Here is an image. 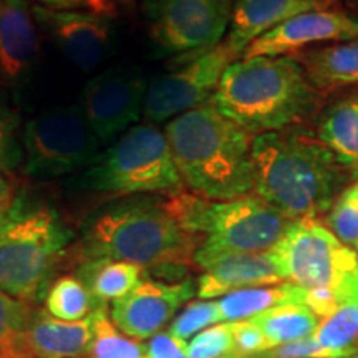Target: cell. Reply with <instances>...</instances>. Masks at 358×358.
I'll return each instance as SVG.
<instances>
[{
	"label": "cell",
	"mask_w": 358,
	"mask_h": 358,
	"mask_svg": "<svg viewBox=\"0 0 358 358\" xmlns=\"http://www.w3.org/2000/svg\"><path fill=\"white\" fill-rule=\"evenodd\" d=\"M116 2H118V0H116ZM120 2H129V0H120Z\"/></svg>",
	"instance_id": "41"
},
{
	"label": "cell",
	"mask_w": 358,
	"mask_h": 358,
	"mask_svg": "<svg viewBox=\"0 0 358 358\" xmlns=\"http://www.w3.org/2000/svg\"><path fill=\"white\" fill-rule=\"evenodd\" d=\"M186 343L169 332H159L146 345L148 358H187Z\"/></svg>",
	"instance_id": "35"
},
{
	"label": "cell",
	"mask_w": 358,
	"mask_h": 358,
	"mask_svg": "<svg viewBox=\"0 0 358 358\" xmlns=\"http://www.w3.org/2000/svg\"><path fill=\"white\" fill-rule=\"evenodd\" d=\"M224 358H274V357H271L266 352V353H259V355H239V353H231V355H227Z\"/></svg>",
	"instance_id": "38"
},
{
	"label": "cell",
	"mask_w": 358,
	"mask_h": 358,
	"mask_svg": "<svg viewBox=\"0 0 358 358\" xmlns=\"http://www.w3.org/2000/svg\"><path fill=\"white\" fill-rule=\"evenodd\" d=\"M0 358H2V357H0Z\"/></svg>",
	"instance_id": "42"
},
{
	"label": "cell",
	"mask_w": 358,
	"mask_h": 358,
	"mask_svg": "<svg viewBox=\"0 0 358 358\" xmlns=\"http://www.w3.org/2000/svg\"><path fill=\"white\" fill-rule=\"evenodd\" d=\"M201 237L174 219L164 199H124L88 219L80 261L111 259L159 272H182L194 264Z\"/></svg>",
	"instance_id": "3"
},
{
	"label": "cell",
	"mask_w": 358,
	"mask_h": 358,
	"mask_svg": "<svg viewBox=\"0 0 358 358\" xmlns=\"http://www.w3.org/2000/svg\"><path fill=\"white\" fill-rule=\"evenodd\" d=\"M267 353L274 358H337L335 353L322 347L313 335L297 340V342L275 347Z\"/></svg>",
	"instance_id": "34"
},
{
	"label": "cell",
	"mask_w": 358,
	"mask_h": 358,
	"mask_svg": "<svg viewBox=\"0 0 358 358\" xmlns=\"http://www.w3.org/2000/svg\"><path fill=\"white\" fill-rule=\"evenodd\" d=\"M38 25L25 0H0V82L24 83L37 65Z\"/></svg>",
	"instance_id": "17"
},
{
	"label": "cell",
	"mask_w": 358,
	"mask_h": 358,
	"mask_svg": "<svg viewBox=\"0 0 358 358\" xmlns=\"http://www.w3.org/2000/svg\"><path fill=\"white\" fill-rule=\"evenodd\" d=\"M317 138L340 166L358 176V93L327 106L317 124Z\"/></svg>",
	"instance_id": "20"
},
{
	"label": "cell",
	"mask_w": 358,
	"mask_h": 358,
	"mask_svg": "<svg viewBox=\"0 0 358 358\" xmlns=\"http://www.w3.org/2000/svg\"><path fill=\"white\" fill-rule=\"evenodd\" d=\"M353 252H355V254H357V257H358V244L355 245V248H353Z\"/></svg>",
	"instance_id": "40"
},
{
	"label": "cell",
	"mask_w": 358,
	"mask_h": 358,
	"mask_svg": "<svg viewBox=\"0 0 358 358\" xmlns=\"http://www.w3.org/2000/svg\"><path fill=\"white\" fill-rule=\"evenodd\" d=\"M219 322L221 319H219L217 301H203V299L191 301L174 317L173 324L169 325V334L179 340L189 342L196 334Z\"/></svg>",
	"instance_id": "30"
},
{
	"label": "cell",
	"mask_w": 358,
	"mask_h": 358,
	"mask_svg": "<svg viewBox=\"0 0 358 358\" xmlns=\"http://www.w3.org/2000/svg\"><path fill=\"white\" fill-rule=\"evenodd\" d=\"M163 199L169 214L186 231L201 237L194 254V264L199 268L224 254L274 249L294 221L256 194L211 201L176 191Z\"/></svg>",
	"instance_id": "5"
},
{
	"label": "cell",
	"mask_w": 358,
	"mask_h": 358,
	"mask_svg": "<svg viewBox=\"0 0 358 358\" xmlns=\"http://www.w3.org/2000/svg\"><path fill=\"white\" fill-rule=\"evenodd\" d=\"M232 338H234V353L239 355H259L271 350V343L257 325L250 320L231 322Z\"/></svg>",
	"instance_id": "33"
},
{
	"label": "cell",
	"mask_w": 358,
	"mask_h": 358,
	"mask_svg": "<svg viewBox=\"0 0 358 358\" xmlns=\"http://www.w3.org/2000/svg\"><path fill=\"white\" fill-rule=\"evenodd\" d=\"M187 358H224L234 353L231 322H219L196 334L186 343Z\"/></svg>",
	"instance_id": "31"
},
{
	"label": "cell",
	"mask_w": 358,
	"mask_h": 358,
	"mask_svg": "<svg viewBox=\"0 0 358 358\" xmlns=\"http://www.w3.org/2000/svg\"><path fill=\"white\" fill-rule=\"evenodd\" d=\"M358 38V17L325 8L306 12L268 30L245 48L241 58L280 57L308 45L348 42Z\"/></svg>",
	"instance_id": "15"
},
{
	"label": "cell",
	"mask_w": 358,
	"mask_h": 358,
	"mask_svg": "<svg viewBox=\"0 0 358 358\" xmlns=\"http://www.w3.org/2000/svg\"><path fill=\"white\" fill-rule=\"evenodd\" d=\"M234 0H141L150 38L163 55H196L222 42Z\"/></svg>",
	"instance_id": "9"
},
{
	"label": "cell",
	"mask_w": 358,
	"mask_h": 358,
	"mask_svg": "<svg viewBox=\"0 0 358 358\" xmlns=\"http://www.w3.org/2000/svg\"><path fill=\"white\" fill-rule=\"evenodd\" d=\"M322 347L343 358L358 348V299L340 302L313 334Z\"/></svg>",
	"instance_id": "27"
},
{
	"label": "cell",
	"mask_w": 358,
	"mask_h": 358,
	"mask_svg": "<svg viewBox=\"0 0 358 358\" xmlns=\"http://www.w3.org/2000/svg\"><path fill=\"white\" fill-rule=\"evenodd\" d=\"M148 80L138 66L116 65L85 85L78 106L98 140L110 141L140 120Z\"/></svg>",
	"instance_id": "12"
},
{
	"label": "cell",
	"mask_w": 358,
	"mask_h": 358,
	"mask_svg": "<svg viewBox=\"0 0 358 358\" xmlns=\"http://www.w3.org/2000/svg\"><path fill=\"white\" fill-rule=\"evenodd\" d=\"M80 262L77 277L83 280L100 306L120 301L140 284L145 274L141 266L124 261L88 259Z\"/></svg>",
	"instance_id": "22"
},
{
	"label": "cell",
	"mask_w": 358,
	"mask_h": 358,
	"mask_svg": "<svg viewBox=\"0 0 358 358\" xmlns=\"http://www.w3.org/2000/svg\"><path fill=\"white\" fill-rule=\"evenodd\" d=\"M100 143L78 105L43 111L29 120L22 136L27 176L53 179L88 168L98 158Z\"/></svg>",
	"instance_id": "8"
},
{
	"label": "cell",
	"mask_w": 358,
	"mask_h": 358,
	"mask_svg": "<svg viewBox=\"0 0 358 358\" xmlns=\"http://www.w3.org/2000/svg\"><path fill=\"white\" fill-rule=\"evenodd\" d=\"M303 297H306V289L299 287L292 282L237 290L217 301L219 319L221 322L249 320L282 303H303Z\"/></svg>",
	"instance_id": "23"
},
{
	"label": "cell",
	"mask_w": 358,
	"mask_h": 358,
	"mask_svg": "<svg viewBox=\"0 0 358 358\" xmlns=\"http://www.w3.org/2000/svg\"><path fill=\"white\" fill-rule=\"evenodd\" d=\"M301 60L315 88L332 90L358 85V38L302 53Z\"/></svg>",
	"instance_id": "21"
},
{
	"label": "cell",
	"mask_w": 358,
	"mask_h": 358,
	"mask_svg": "<svg viewBox=\"0 0 358 358\" xmlns=\"http://www.w3.org/2000/svg\"><path fill=\"white\" fill-rule=\"evenodd\" d=\"M92 340L83 358H148L146 345L124 335L111 320L106 306H100L92 315Z\"/></svg>",
	"instance_id": "26"
},
{
	"label": "cell",
	"mask_w": 358,
	"mask_h": 358,
	"mask_svg": "<svg viewBox=\"0 0 358 358\" xmlns=\"http://www.w3.org/2000/svg\"><path fill=\"white\" fill-rule=\"evenodd\" d=\"M92 340V317L78 322L53 319L45 310H35L27 329L24 358H83Z\"/></svg>",
	"instance_id": "19"
},
{
	"label": "cell",
	"mask_w": 358,
	"mask_h": 358,
	"mask_svg": "<svg viewBox=\"0 0 358 358\" xmlns=\"http://www.w3.org/2000/svg\"><path fill=\"white\" fill-rule=\"evenodd\" d=\"M196 294L198 285L192 279L178 282L146 279L113 302L110 317L124 335L141 342L159 334Z\"/></svg>",
	"instance_id": "13"
},
{
	"label": "cell",
	"mask_w": 358,
	"mask_h": 358,
	"mask_svg": "<svg viewBox=\"0 0 358 358\" xmlns=\"http://www.w3.org/2000/svg\"><path fill=\"white\" fill-rule=\"evenodd\" d=\"M325 221L340 243L355 248L358 244V185L348 186L340 192Z\"/></svg>",
	"instance_id": "29"
},
{
	"label": "cell",
	"mask_w": 358,
	"mask_h": 358,
	"mask_svg": "<svg viewBox=\"0 0 358 358\" xmlns=\"http://www.w3.org/2000/svg\"><path fill=\"white\" fill-rule=\"evenodd\" d=\"M249 320L261 329L272 348L312 337L320 324L306 303H282Z\"/></svg>",
	"instance_id": "24"
},
{
	"label": "cell",
	"mask_w": 358,
	"mask_h": 358,
	"mask_svg": "<svg viewBox=\"0 0 358 358\" xmlns=\"http://www.w3.org/2000/svg\"><path fill=\"white\" fill-rule=\"evenodd\" d=\"M80 181L90 191L116 198L185 189L166 134L153 124H136L124 131L98 155Z\"/></svg>",
	"instance_id": "7"
},
{
	"label": "cell",
	"mask_w": 358,
	"mask_h": 358,
	"mask_svg": "<svg viewBox=\"0 0 358 358\" xmlns=\"http://www.w3.org/2000/svg\"><path fill=\"white\" fill-rule=\"evenodd\" d=\"M239 60L226 42L196 55H187L176 70L148 82L143 116L150 123H163L213 100L227 66Z\"/></svg>",
	"instance_id": "11"
},
{
	"label": "cell",
	"mask_w": 358,
	"mask_h": 358,
	"mask_svg": "<svg viewBox=\"0 0 358 358\" xmlns=\"http://www.w3.org/2000/svg\"><path fill=\"white\" fill-rule=\"evenodd\" d=\"M71 239L52 206L29 203L24 196L0 222V289L35 303L52 284V274Z\"/></svg>",
	"instance_id": "6"
},
{
	"label": "cell",
	"mask_w": 358,
	"mask_h": 358,
	"mask_svg": "<svg viewBox=\"0 0 358 358\" xmlns=\"http://www.w3.org/2000/svg\"><path fill=\"white\" fill-rule=\"evenodd\" d=\"M19 199L20 191L17 179L8 173H0V222L12 213Z\"/></svg>",
	"instance_id": "37"
},
{
	"label": "cell",
	"mask_w": 358,
	"mask_h": 358,
	"mask_svg": "<svg viewBox=\"0 0 358 358\" xmlns=\"http://www.w3.org/2000/svg\"><path fill=\"white\" fill-rule=\"evenodd\" d=\"M100 307L82 279L75 275H62L53 280L45 292L43 310L53 319L78 322L88 319Z\"/></svg>",
	"instance_id": "25"
},
{
	"label": "cell",
	"mask_w": 358,
	"mask_h": 358,
	"mask_svg": "<svg viewBox=\"0 0 358 358\" xmlns=\"http://www.w3.org/2000/svg\"><path fill=\"white\" fill-rule=\"evenodd\" d=\"M252 163L254 194L290 219L325 214L345 179L329 148L299 128L254 136Z\"/></svg>",
	"instance_id": "2"
},
{
	"label": "cell",
	"mask_w": 358,
	"mask_h": 358,
	"mask_svg": "<svg viewBox=\"0 0 358 358\" xmlns=\"http://www.w3.org/2000/svg\"><path fill=\"white\" fill-rule=\"evenodd\" d=\"M34 313V303L19 301L0 289V357L24 358L22 343Z\"/></svg>",
	"instance_id": "28"
},
{
	"label": "cell",
	"mask_w": 358,
	"mask_h": 358,
	"mask_svg": "<svg viewBox=\"0 0 358 358\" xmlns=\"http://www.w3.org/2000/svg\"><path fill=\"white\" fill-rule=\"evenodd\" d=\"M338 0H234L227 47L241 58L245 48L277 25L306 12L325 10Z\"/></svg>",
	"instance_id": "18"
},
{
	"label": "cell",
	"mask_w": 358,
	"mask_h": 358,
	"mask_svg": "<svg viewBox=\"0 0 358 358\" xmlns=\"http://www.w3.org/2000/svg\"><path fill=\"white\" fill-rule=\"evenodd\" d=\"M343 358H358V348H357V350H353L350 355H347V357H343Z\"/></svg>",
	"instance_id": "39"
},
{
	"label": "cell",
	"mask_w": 358,
	"mask_h": 358,
	"mask_svg": "<svg viewBox=\"0 0 358 358\" xmlns=\"http://www.w3.org/2000/svg\"><path fill=\"white\" fill-rule=\"evenodd\" d=\"M22 161V145L17 140L15 122L8 111L0 108V173L12 174Z\"/></svg>",
	"instance_id": "32"
},
{
	"label": "cell",
	"mask_w": 358,
	"mask_h": 358,
	"mask_svg": "<svg viewBox=\"0 0 358 358\" xmlns=\"http://www.w3.org/2000/svg\"><path fill=\"white\" fill-rule=\"evenodd\" d=\"M285 280L306 290L334 289L358 266L352 248L317 219H294L274 249Z\"/></svg>",
	"instance_id": "10"
},
{
	"label": "cell",
	"mask_w": 358,
	"mask_h": 358,
	"mask_svg": "<svg viewBox=\"0 0 358 358\" xmlns=\"http://www.w3.org/2000/svg\"><path fill=\"white\" fill-rule=\"evenodd\" d=\"M35 22L71 65L83 71L95 70L105 60L113 40L108 15L87 10H57L32 6Z\"/></svg>",
	"instance_id": "14"
},
{
	"label": "cell",
	"mask_w": 358,
	"mask_h": 358,
	"mask_svg": "<svg viewBox=\"0 0 358 358\" xmlns=\"http://www.w3.org/2000/svg\"><path fill=\"white\" fill-rule=\"evenodd\" d=\"M43 7L57 10H87L100 15H115L116 0H37Z\"/></svg>",
	"instance_id": "36"
},
{
	"label": "cell",
	"mask_w": 358,
	"mask_h": 358,
	"mask_svg": "<svg viewBox=\"0 0 358 358\" xmlns=\"http://www.w3.org/2000/svg\"><path fill=\"white\" fill-rule=\"evenodd\" d=\"M213 105L252 136L299 127L315 106V87L297 58L249 57L227 66Z\"/></svg>",
	"instance_id": "4"
},
{
	"label": "cell",
	"mask_w": 358,
	"mask_h": 358,
	"mask_svg": "<svg viewBox=\"0 0 358 358\" xmlns=\"http://www.w3.org/2000/svg\"><path fill=\"white\" fill-rule=\"evenodd\" d=\"M201 271L203 274L196 285H198V297L203 301H213L237 290L287 282L272 250L224 254L206 262Z\"/></svg>",
	"instance_id": "16"
},
{
	"label": "cell",
	"mask_w": 358,
	"mask_h": 358,
	"mask_svg": "<svg viewBox=\"0 0 358 358\" xmlns=\"http://www.w3.org/2000/svg\"><path fill=\"white\" fill-rule=\"evenodd\" d=\"M164 134L179 176L192 194L229 201L254 192V136L213 101L169 120Z\"/></svg>",
	"instance_id": "1"
}]
</instances>
